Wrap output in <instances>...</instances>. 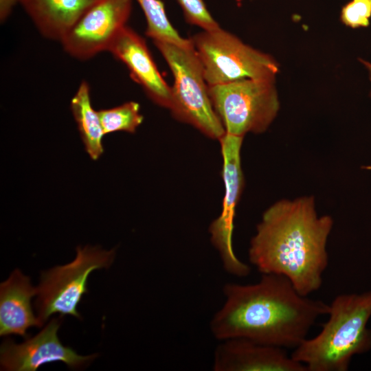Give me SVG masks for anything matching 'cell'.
I'll return each instance as SVG.
<instances>
[{"label":"cell","instance_id":"obj_1","mask_svg":"<svg viewBox=\"0 0 371 371\" xmlns=\"http://www.w3.org/2000/svg\"><path fill=\"white\" fill-rule=\"evenodd\" d=\"M225 302L210 323L219 341L247 339L259 344L295 349L306 339L330 305L297 292L286 277L262 274L255 284L227 283Z\"/></svg>","mask_w":371,"mask_h":371},{"label":"cell","instance_id":"obj_8","mask_svg":"<svg viewBox=\"0 0 371 371\" xmlns=\"http://www.w3.org/2000/svg\"><path fill=\"white\" fill-rule=\"evenodd\" d=\"M243 137L225 133L219 140L225 195L221 212L209 227L211 243L219 254L224 269L237 277L247 276L251 271L250 267L236 256L232 245L236 207L243 187L240 159Z\"/></svg>","mask_w":371,"mask_h":371},{"label":"cell","instance_id":"obj_10","mask_svg":"<svg viewBox=\"0 0 371 371\" xmlns=\"http://www.w3.org/2000/svg\"><path fill=\"white\" fill-rule=\"evenodd\" d=\"M62 317L52 318L37 335L26 338L19 344L7 339L0 349L1 370L7 371H35L41 366L63 361L70 368H78L91 361L93 354L81 356L71 348L63 346L57 333Z\"/></svg>","mask_w":371,"mask_h":371},{"label":"cell","instance_id":"obj_19","mask_svg":"<svg viewBox=\"0 0 371 371\" xmlns=\"http://www.w3.org/2000/svg\"><path fill=\"white\" fill-rule=\"evenodd\" d=\"M370 19L371 0H351L340 12L341 23L353 29L368 27Z\"/></svg>","mask_w":371,"mask_h":371},{"label":"cell","instance_id":"obj_21","mask_svg":"<svg viewBox=\"0 0 371 371\" xmlns=\"http://www.w3.org/2000/svg\"><path fill=\"white\" fill-rule=\"evenodd\" d=\"M359 60L366 67V69L368 70L369 79L371 82V63L361 58H359ZM370 95L371 96V91H370Z\"/></svg>","mask_w":371,"mask_h":371},{"label":"cell","instance_id":"obj_2","mask_svg":"<svg viewBox=\"0 0 371 371\" xmlns=\"http://www.w3.org/2000/svg\"><path fill=\"white\" fill-rule=\"evenodd\" d=\"M333 226L330 216L317 215L313 196L278 201L257 225L249 262L261 274L286 277L299 293L308 296L322 286Z\"/></svg>","mask_w":371,"mask_h":371},{"label":"cell","instance_id":"obj_11","mask_svg":"<svg viewBox=\"0 0 371 371\" xmlns=\"http://www.w3.org/2000/svg\"><path fill=\"white\" fill-rule=\"evenodd\" d=\"M107 51L126 66L131 78L142 87L153 102L170 109L171 87L161 76L143 37L125 25Z\"/></svg>","mask_w":371,"mask_h":371},{"label":"cell","instance_id":"obj_15","mask_svg":"<svg viewBox=\"0 0 371 371\" xmlns=\"http://www.w3.org/2000/svg\"><path fill=\"white\" fill-rule=\"evenodd\" d=\"M70 108L87 153L91 159H98L104 152L102 140L105 134L98 113L92 107L90 88L86 81L80 83L71 100Z\"/></svg>","mask_w":371,"mask_h":371},{"label":"cell","instance_id":"obj_7","mask_svg":"<svg viewBox=\"0 0 371 371\" xmlns=\"http://www.w3.org/2000/svg\"><path fill=\"white\" fill-rule=\"evenodd\" d=\"M115 256V248L105 251L97 247H78L72 262L41 271L34 302L38 319L44 324L54 313L60 317L70 315L80 319L77 306L88 292L89 274L95 269L109 268Z\"/></svg>","mask_w":371,"mask_h":371},{"label":"cell","instance_id":"obj_20","mask_svg":"<svg viewBox=\"0 0 371 371\" xmlns=\"http://www.w3.org/2000/svg\"><path fill=\"white\" fill-rule=\"evenodd\" d=\"M18 0H0V19L4 21L11 13Z\"/></svg>","mask_w":371,"mask_h":371},{"label":"cell","instance_id":"obj_13","mask_svg":"<svg viewBox=\"0 0 371 371\" xmlns=\"http://www.w3.org/2000/svg\"><path fill=\"white\" fill-rule=\"evenodd\" d=\"M37 294L28 276L15 269L0 284V335H20L27 338V330L41 327L43 323L36 317L31 299Z\"/></svg>","mask_w":371,"mask_h":371},{"label":"cell","instance_id":"obj_18","mask_svg":"<svg viewBox=\"0 0 371 371\" xmlns=\"http://www.w3.org/2000/svg\"><path fill=\"white\" fill-rule=\"evenodd\" d=\"M186 20L191 25L203 30H212L220 27L218 23L207 10L203 0H177Z\"/></svg>","mask_w":371,"mask_h":371},{"label":"cell","instance_id":"obj_14","mask_svg":"<svg viewBox=\"0 0 371 371\" xmlns=\"http://www.w3.org/2000/svg\"><path fill=\"white\" fill-rule=\"evenodd\" d=\"M95 0H18L45 37L61 41Z\"/></svg>","mask_w":371,"mask_h":371},{"label":"cell","instance_id":"obj_4","mask_svg":"<svg viewBox=\"0 0 371 371\" xmlns=\"http://www.w3.org/2000/svg\"><path fill=\"white\" fill-rule=\"evenodd\" d=\"M166 60L173 78L170 110L174 117L205 135L218 139L225 128L212 104L199 59L190 45L153 41Z\"/></svg>","mask_w":371,"mask_h":371},{"label":"cell","instance_id":"obj_16","mask_svg":"<svg viewBox=\"0 0 371 371\" xmlns=\"http://www.w3.org/2000/svg\"><path fill=\"white\" fill-rule=\"evenodd\" d=\"M146 20V34L153 41H166L181 45L192 44L190 38L181 37L170 23L161 0H135Z\"/></svg>","mask_w":371,"mask_h":371},{"label":"cell","instance_id":"obj_6","mask_svg":"<svg viewBox=\"0 0 371 371\" xmlns=\"http://www.w3.org/2000/svg\"><path fill=\"white\" fill-rule=\"evenodd\" d=\"M275 81L245 78L208 86L212 104L226 133L244 137L269 128L280 110Z\"/></svg>","mask_w":371,"mask_h":371},{"label":"cell","instance_id":"obj_5","mask_svg":"<svg viewBox=\"0 0 371 371\" xmlns=\"http://www.w3.org/2000/svg\"><path fill=\"white\" fill-rule=\"evenodd\" d=\"M208 86L242 79H276L280 67L271 55L221 29L203 30L190 38Z\"/></svg>","mask_w":371,"mask_h":371},{"label":"cell","instance_id":"obj_3","mask_svg":"<svg viewBox=\"0 0 371 371\" xmlns=\"http://www.w3.org/2000/svg\"><path fill=\"white\" fill-rule=\"evenodd\" d=\"M329 305L320 332L291 354L307 371H347L355 355L371 349V290L339 295Z\"/></svg>","mask_w":371,"mask_h":371},{"label":"cell","instance_id":"obj_12","mask_svg":"<svg viewBox=\"0 0 371 371\" xmlns=\"http://www.w3.org/2000/svg\"><path fill=\"white\" fill-rule=\"evenodd\" d=\"M221 341L214 351V371H307L285 348L243 338Z\"/></svg>","mask_w":371,"mask_h":371},{"label":"cell","instance_id":"obj_17","mask_svg":"<svg viewBox=\"0 0 371 371\" xmlns=\"http://www.w3.org/2000/svg\"><path fill=\"white\" fill-rule=\"evenodd\" d=\"M98 113L105 135L117 131L135 133L144 120L139 104L133 101Z\"/></svg>","mask_w":371,"mask_h":371},{"label":"cell","instance_id":"obj_9","mask_svg":"<svg viewBox=\"0 0 371 371\" xmlns=\"http://www.w3.org/2000/svg\"><path fill=\"white\" fill-rule=\"evenodd\" d=\"M133 0H95L60 42L71 56L87 60L108 48L126 25Z\"/></svg>","mask_w":371,"mask_h":371}]
</instances>
